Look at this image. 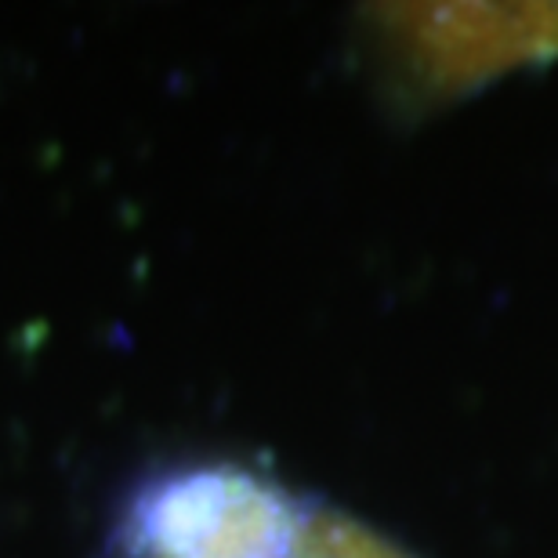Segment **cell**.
Instances as JSON below:
<instances>
[{"mask_svg":"<svg viewBox=\"0 0 558 558\" xmlns=\"http://www.w3.org/2000/svg\"><path fill=\"white\" fill-rule=\"evenodd\" d=\"M316 500L236 464L153 483L120 533V558H283Z\"/></svg>","mask_w":558,"mask_h":558,"instance_id":"cell-1","label":"cell"},{"mask_svg":"<svg viewBox=\"0 0 558 558\" xmlns=\"http://www.w3.org/2000/svg\"><path fill=\"white\" fill-rule=\"evenodd\" d=\"M385 22L410 76L432 95L464 92L511 65L558 54V4L399 8Z\"/></svg>","mask_w":558,"mask_h":558,"instance_id":"cell-2","label":"cell"},{"mask_svg":"<svg viewBox=\"0 0 558 558\" xmlns=\"http://www.w3.org/2000/svg\"><path fill=\"white\" fill-rule=\"evenodd\" d=\"M283 558H414V555L338 508L312 505L305 530H301L298 544Z\"/></svg>","mask_w":558,"mask_h":558,"instance_id":"cell-3","label":"cell"}]
</instances>
